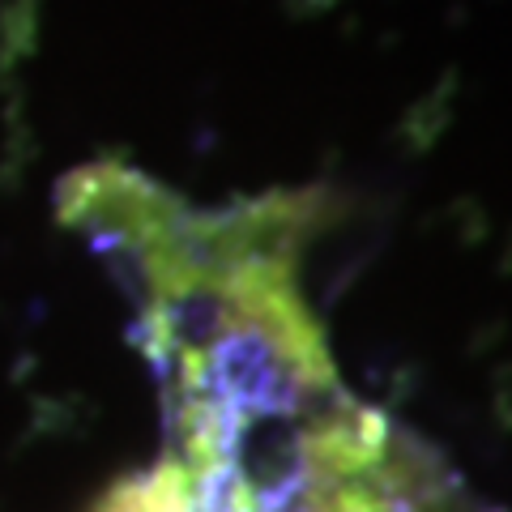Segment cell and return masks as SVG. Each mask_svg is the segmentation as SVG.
Here are the masks:
<instances>
[{
	"label": "cell",
	"mask_w": 512,
	"mask_h": 512,
	"mask_svg": "<svg viewBox=\"0 0 512 512\" xmlns=\"http://www.w3.org/2000/svg\"><path fill=\"white\" fill-rule=\"evenodd\" d=\"M103 512H491L333 367L210 380L167 397V448Z\"/></svg>",
	"instance_id": "obj_1"
}]
</instances>
